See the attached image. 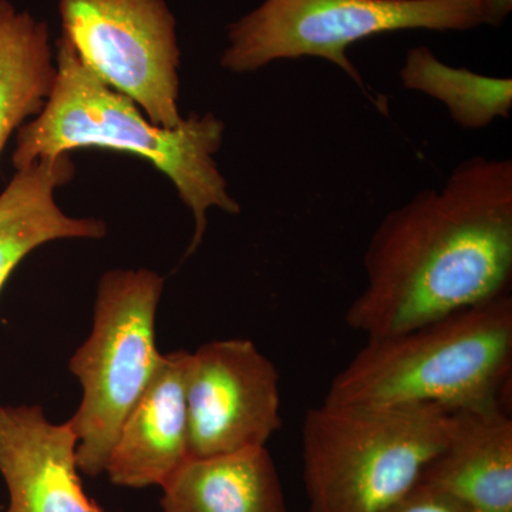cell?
I'll return each mask as SVG.
<instances>
[{
  "instance_id": "13",
  "label": "cell",
  "mask_w": 512,
  "mask_h": 512,
  "mask_svg": "<svg viewBox=\"0 0 512 512\" xmlns=\"http://www.w3.org/2000/svg\"><path fill=\"white\" fill-rule=\"evenodd\" d=\"M161 488L163 512H289L268 447L190 458Z\"/></svg>"
},
{
  "instance_id": "12",
  "label": "cell",
  "mask_w": 512,
  "mask_h": 512,
  "mask_svg": "<svg viewBox=\"0 0 512 512\" xmlns=\"http://www.w3.org/2000/svg\"><path fill=\"white\" fill-rule=\"evenodd\" d=\"M76 174L70 153L16 170L0 194V292L16 266L35 249L60 239H101L107 224L70 217L60 210L55 191Z\"/></svg>"
},
{
  "instance_id": "11",
  "label": "cell",
  "mask_w": 512,
  "mask_h": 512,
  "mask_svg": "<svg viewBox=\"0 0 512 512\" xmlns=\"http://www.w3.org/2000/svg\"><path fill=\"white\" fill-rule=\"evenodd\" d=\"M419 484L471 512H512V419L503 400L451 413L446 443Z\"/></svg>"
},
{
  "instance_id": "17",
  "label": "cell",
  "mask_w": 512,
  "mask_h": 512,
  "mask_svg": "<svg viewBox=\"0 0 512 512\" xmlns=\"http://www.w3.org/2000/svg\"><path fill=\"white\" fill-rule=\"evenodd\" d=\"M481 8H483V25L498 28L511 13L512 0H481Z\"/></svg>"
},
{
  "instance_id": "7",
  "label": "cell",
  "mask_w": 512,
  "mask_h": 512,
  "mask_svg": "<svg viewBox=\"0 0 512 512\" xmlns=\"http://www.w3.org/2000/svg\"><path fill=\"white\" fill-rule=\"evenodd\" d=\"M63 37L107 86L156 126L184 121L177 22L165 0H60Z\"/></svg>"
},
{
  "instance_id": "14",
  "label": "cell",
  "mask_w": 512,
  "mask_h": 512,
  "mask_svg": "<svg viewBox=\"0 0 512 512\" xmlns=\"http://www.w3.org/2000/svg\"><path fill=\"white\" fill-rule=\"evenodd\" d=\"M56 73L46 23L0 0V156L12 134L45 109Z\"/></svg>"
},
{
  "instance_id": "15",
  "label": "cell",
  "mask_w": 512,
  "mask_h": 512,
  "mask_svg": "<svg viewBox=\"0 0 512 512\" xmlns=\"http://www.w3.org/2000/svg\"><path fill=\"white\" fill-rule=\"evenodd\" d=\"M399 77L404 89L443 104L451 120L464 130H484L510 117V77L485 76L466 67L451 66L430 47H412L404 56Z\"/></svg>"
},
{
  "instance_id": "16",
  "label": "cell",
  "mask_w": 512,
  "mask_h": 512,
  "mask_svg": "<svg viewBox=\"0 0 512 512\" xmlns=\"http://www.w3.org/2000/svg\"><path fill=\"white\" fill-rule=\"evenodd\" d=\"M383 512H471L464 505L433 490L427 485L417 484L410 493L400 498L392 507Z\"/></svg>"
},
{
  "instance_id": "1",
  "label": "cell",
  "mask_w": 512,
  "mask_h": 512,
  "mask_svg": "<svg viewBox=\"0 0 512 512\" xmlns=\"http://www.w3.org/2000/svg\"><path fill=\"white\" fill-rule=\"evenodd\" d=\"M365 286L345 322L387 338L507 293L512 278V161H461L440 188L387 212L363 256Z\"/></svg>"
},
{
  "instance_id": "18",
  "label": "cell",
  "mask_w": 512,
  "mask_h": 512,
  "mask_svg": "<svg viewBox=\"0 0 512 512\" xmlns=\"http://www.w3.org/2000/svg\"><path fill=\"white\" fill-rule=\"evenodd\" d=\"M0 512H2V511H0Z\"/></svg>"
},
{
  "instance_id": "3",
  "label": "cell",
  "mask_w": 512,
  "mask_h": 512,
  "mask_svg": "<svg viewBox=\"0 0 512 512\" xmlns=\"http://www.w3.org/2000/svg\"><path fill=\"white\" fill-rule=\"evenodd\" d=\"M511 365L507 292L419 328L367 339L333 377L323 402L454 413L500 402Z\"/></svg>"
},
{
  "instance_id": "10",
  "label": "cell",
  "mask_w": 512,
  "mask_h": 512,
  "mask_svg": "<svg viewBox=\"0 0 512 512\" xmlns=\"http://www.w3.org/2000/svg\"><path fill=\"white\" fill-rule=\"evenodd\" d=\"M190 352L165 353L156 375L128 414L111 448V484L163 487L190 460L187 372Z\"/></svg>"
},
{
  "instance_id": "2",
  "label": "cell",
  "mask_w": 512,
  "mask_h": 512,
  "mask_svg": "<svg viewBox=\"0 0 512 512\" xmlns=\"http://www.w3.org/2000/svg\"><path fill=\"white\" fill-rule=\"evenodd\" d=\"M56 82L45 109L16 134L15 170L80 148H103L143 158L174 185L194 217L185 256L197 252L208 211L241 212L215 156L225 124L214 113H191L180 126L164 128L146 119L133 100L101 82L64 37L56 40Z\"/></svg>"
},
{
  "instance_id": "4",
  "label": "cell",
  "mask_w": 512,
  "mask_h": 512,
  "mask_svg": "<svg viewBox=\"0 0 512 512\" xmlns=\"http://www.w3.org/2000/svg\"><path fill=\"white\" fill-rule=\"evenodd\" d=\"M451 413L436 407L323 402L302 424L306 512H383L419 484L446 443Z\"/></svg>"
},
{
  "instance_id": "8",
  "label": "cell",
  "mask_w": 512,
  "mask_h": 512,
  "mask_svg": "<svg viewBox=\"0 0 512 512\" xmlns=\"http://www.w3.org/2000/svg\"><path fill=\"white\" fill-rule=\"evenodd\" d=\"M281 375L249 339L204 343L190 353V458L266 447L282 429Z\"/></svg>"
},
{
  "instance_id": "9",
  "label": "cell",
  "mask_w": 512,
  "mask_h": 512,
  "mask_svg": "<svg viewBox=\"0 0 512 512\" xmlns=\"http://www.w3.org/2000/svg\"><path fill=\"white\" fill-rule=\"evenodd\" d=\"M69 421L52 423L42 407L0 406V476L5 512H107L84 491Z\"/></svg>"
},
{
  "instance_id": "6",
  "label": "cell",
  "mask_w": 512,
  "mask_h": 512,
  "mask_svg": "<svg viewBox=\"0 0 512 512\" xmlns=\"http://www.w3.org/2000/svg\"><path fill=\"white\" fill-rule=\"evenodd\" d=\"M481 25V0H264L229 25L221 67L252 73L313 57L338 67L366 93L350 47L389 33L467 32Z\"/></svg>"
},
{
  "instance_id": "5",
  "label": "cell",
  "mask_w": 512,
  "mask_h": 512,
  "mask_svg": "<svg viewBox=\"0 0 512 512\" xmlns=\"http://www.w3.org/2000/svg\"><path fill=\"white\" fill-rule=\"evenodd\" d=\"M164 278L151 269H113L100 278L89 338L70 357L82 400L69 420L79 470L106 471L121 426L156 375V319Z\"/></svg>"
}]
</instances>
